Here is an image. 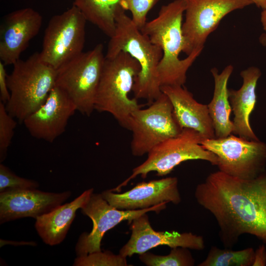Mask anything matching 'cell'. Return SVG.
<instances>
[{
  "label": "cell",
  "mask_w": 266,
  "mask_h": 266,
  "mask_svg": "<svg viewBox=\"0 0 266 266\" xmlns=\"http://www.w3.org/2000/svg\"><path fill=\"white\" fill-rule=\"evenodd\" d=\"M188 248H171L166 255H157L149 252L140 254L139 259L147 266H193L195 259Z\"/></svg>",
  "instance_id": "cb8c5ba5"
},
{
  "label": "cell",
  "mask_w": 266,
  "mask_h": 266,
  "mask_svg": "<svg viewBox=\"0 0 266 266\" xmlns=\"http://www.w3.org/2000/svg\"><path fill=\"white\" fill-rule=\"evenodd\" d=\"M185 18L182 24L183 52L187 55L204 47L209 35L230 12L253 4L250 0H184Z\"/></svg>",
  "instance_id": "8fae6325"
},
{
  "label": "cell",
  "mask_w": 266,
  "mask_h": 266,
  "mask_svg": "<svg viewBox=\"0 0 266 266\" xmlns=\"http://www.w3.org/2000/svg\"><path fill=\"white\" fill-rule=\"evenodd\" d=\"M140 69L136 60L126 52L105 58L97 92L95 110L110 114L126 129L131 114L142 107L136 99L129 96Z\"/></svg>",
  "instance_id": "5b68a950"
},
{
  "label": "cell",
  "mask_w": 266,
  "mask_h": 266,
  "mask_svg": "<svg viewBox=\"0 0 266 266\" xmlns=\"http://www.w3.org/2000/svg\"><path fill=\"white\" fill-rule=\"evenodd\" d=\"M185 9L184 0H174L163 5L157 17L140 29L163 51L158 69L161 87L184 86L188 70L203 48H198L185 59H179L185 48L182 27Z\"/></svg>",
  "instance_id": "7a4b0ae2"
},
{
  "label": "cell",
  "mask_w": 266,
  "mask_h": 266,
  "mask_svg": "<svg viewBox=\"0 0 266 266\" xmlns=\"http://www.w3.org/2000/svg\"><path fill=\"white\" fill-rule=\"evenodd\" d=\"M87 20L73 5L49 21L45 30L42 60L55 69L83 52Z\"/></svg>",
  "instance_id": "9c48e42d"
},
{
  "label": "cell",
  "mask_w": 266,
  "mask_h": 266,
  "mask_svg": "<svg viewBox=\"0 0 266 266\" xmlns=\"http://www.w3.org/2000/svg\"><path fill=\"white\" fill-rule=\"evenodd\" d=\"M195 197L216 219L225 247H233L244 234L266 244V170L252 179L211 173L197 186Z\"/></svg>",
  "instance_id": "6da1fadb"
},
{
  "label": "cell",
  "mask_w": 266,
  "mask_h": 266,
  "mask_svg": "<svg viewBox=\"0 0 266 266\" xmlns=\"http://www.w3.org/2000/svg\"><path fill=\"white\" fill-rule=\"evenodd\" d=\"M203 139L196 131L183 129L177 136L166 139L154 147L148 153L146 160L133 169L130 176L110 190L119 192L131 180L139 175L145 178L151 171H156L158 176H165L177 166L188 160H201L217 166L216 156L201 144Z\"/></svg>",
  "instance_id": "52a82bcc"
},
{
  "label": "cell",
  "mask_w": 266,
  "mask_h": 266,
  "mask_svg": "<svg viewBox=\"0 0 266 266\" xmlns=\"http://www.w3.org/2000/svg\"><path fill=\"white\" fill-rule=\"evenodd\" d=\"M261 74L257 67H249L240 73L243 80L240 88L228 89L229 101L234 115L232 133L251 140H259L251 127L250 116L256 106V87Z\"/></svg>",
  "instance_id": "d6986e66"
},
{
  "label": "cell",
  "mask_w": 266,
  "mask_h": 266,
  "mask_svg": "<svg viewBox=\"0 0 266 266\" xmlns=\"http://www.w3.org/2000/svg\"><path fill=\"white\" fill-rule=\"evenodd\" d=\"M201 144L214 153L219 170L242 179H253L266 170V144L230 134L203 139Z\"/></svg>",
  "instance_id": "30bf717a"
},
{
  "label": "cell",
  "mask_w": 266,
  "mask_h": 266,
  "mask_svg": "<svg viewBox=\"0 0 266 266\" xmlns=\"http://www.w3.org/2000/svg\"><path fill=\"white\" fill-rule=\"evenodd\" d=\"M233 70V66H226L221 73L217 68L211 69L214 80L213 98L207 107L215 131V138H223L232 134L233 121L230 120L232 111L227 87L229 79Z\"/></svg>",
  "instance_id": "44dd1931"
},
{
  "label": "cell",
  "mask_w": 266,
  "mask_h": 266,
  "mask_svg": "<svg viewBox=\"0 0 266 266\" xmlns=\"http://www.w3.org/2000/svg\"><path fill=\"white\" fill-rule=\"evenodd\" d=\"M125 257L115 255L109 251H98L85 256L76 257L73 266H127Z\"/></svg>",
  "instance_id": "d4e9b609"
},
{
  "label": "cell",
  "mask_w": 266,
  "mask_h": 266,
  "mask_svg": "<svg viewBox=\"0 0 266 266\" xmlns=\"http://www.w3.org/2000/svg\"><path fill=\"white\" fill-rule=\"evenodd\" d=\"M266 266V249L264 244L260 245L255 251L254 260L252 266Z\"/></svg>",
  "instance_id": "f546056e"
},
{
  "label": "cell",
  "mask_w": 266,
  "mask_h": 266,
  "mask_svg": "<svg viewBox=\"0 0 266 266\" xmlns=\"http://www.w3.org/2000/svg\"><path fill=\"white\" fill-rule=\"evenodd\" d=\"M166 202L143 209L120 210L112 206L101 194L93 193L87 203L81 208L82 212L93 222L90 233H83L75 246L76 257L100 251L101 241L104 234L120 222L127 220L130 223L134 218L149 211L159 213L166 208Z\"/></svg>",
  "instance_id": "7c38bea8"
},
{
  "label": "cell",
  "mask_w": 266,
  "mask_h": 266,
  "mask_svg": "<svg viewBox=\"0 0 266 266\" xmlns=\"http://www.w3.org/2000/svg\"><path fill=\"white\" fill-rule=\"evenodd\" d=\"M73 4L82 13L87 21L98 27L111 37L116 28V18L123 9L120 0H73Z\"/></svg>",
  "instance_id": "7402d4cb"
},
{
  "label": "cell",
  "mask_w": 266,
  "mask_h": 266,
  "mask_svg": "<svg viewBox=\"0 0 266 266\" xmlns=\"http://www.w3.org/2000/svg\"><path fill=\"white\" fill-rule=\"evenodd\" d=\"M76 111L73 102L55 86L45 101L23 123L33 137L52 143L65 132Z\"/></svg>",
  "instance_id": "4fadbf2b"
},
{
  "label": "cell",
  "mask_w": 266,
  "mask_h": 266,
  "mask_svg": "<svg viewBox=\"0 0 266 266\" xmlns=\"http://www.w3.org/2000/svg\"><path fill=\"white\" fill-rule=\"evenodd\" d=\"M17 122L7 112L5 103L0 101V161L6 157L14 134Z\"/></svg>",
  "instance_id": "484cf974"
},
{
  "label": "cell",
  "mask_w": 266,
  "mask_h": 266,
  "mask_svg": "<svg viewBox=\"0 0 266 266\" xmlns=\"http://www.w3.org/2000/svg\"><path fill=\"white\" fill-rule=\"evenodd\" d=\"M7 74L4 64L0 62V101L6 104L10 98L7 77Z\"/></svg>",
  "instance_id": "f1b7e54d"
},
{
  "label": "cell",
  "mask_w": 266,
  "mask_h": 266,
  "mask_svg": "<svg viewBox=\"0 0 266 266\" xmlns=\"http://www.w3.org/2000/svg\"><path fill=\"white\" fill-rule=\"evenodd\" d=\"M101 194L111 205L125 210L143 209L163 202L178 204L181 201L176 177L142 182L123 193L107 190Z\"/></svg>",
  "instance_id": "2e32d148"
},
{
  "label": "cell",
  "mask_w": 266,
  "mask_h": 266,
  "mask_svg": "<svg viewBox=\"0 0 266 266\" xmlns=\"http://www.w3.org/2000/svg\"><path fill=\"white\" fill-rule=\"evenodd\" d=\"M127 129L132 133V153L142 156L168 138L178 135L182 129L173 114L169 98L162 93L150 105L134 111L130 116Z\"/></svg>",
  "instance_id": "ba28073f"
},
{
  "label": "cell",
  "mask_w": 266,
  "mask_h": 266,
  "mask_svg": "<svg viewBox=\"0 0 266 266\" xmlns=\"http://www.w3.org/2000/svg\"><path fill=\"white\" fill-rule=\"evenodd\" d=\"M161 90L170 100L175 118L182 129H193L203 139L215 138L207 105L198 102L184 86H162Z\"/></svg>",
  "instance_id": "ac0fdd59"
},
{
  "label": "cell",
  "mask_w": 266,
  "mask_h": 266,
  "mask_svg": "<svg viewBox=\"0 0 266 266\" xmlns=\"http://www.w3.org/2000/svg\"><path fill=\"white\" fill-rule=\"evenodd\" d=\"M93 192V188L88 189L72 201L61 204L35 219V230L45 244L54 246L63 241L76 212L87 203Z\"/></svg>",
  "instance_id": "ffe728a7"
},
{
  "label": "cell",
  "mask_w": 266,
  "mask_h": 266,
  "mask_svg": "<svg viewBox=\"0 0 266 266\" xmlns=\"http://www.w3.org/2000/svg\"><path fill=\"white\" fill-rule=\"evenodd\" d=\"M67 191L46 192L37 189L0 192V223L25 217H37L62 204L71 196Z\"/></svg>",
  "instance_id": "e0dca14e"
},
{
  "label": "cell",
  "mask_w": 266,
  "mask_h": 266,
  "mask_svg": "<svg viewBox=\"0 0 266 266\" xmlns=\"http://www.w3.org/2000/svg\"><path fill=\"white\" fill-rule=\"evenodd\" d=\"M38 183L16 175L8 167L0 164V192L8 190L34 189Z\"/></svg>",
  "instance_id": "4316f807"
},
{
  "label": "cell",
  "mask_w": 266,
  "mask_h": 266,
  "mask_svg": "<svg viewBox=\"0 0 266 266\" xmlns=\"http://www.w3.org/2000/svg\"><path fill=\"white\" fill-rule=\"evenodd\" d=\"M7 75L10 98L5 108L20 122L38 109L55 86L57 70L41 59L39 52L27 59H19Z\"/></svg>",
  "instance_id": "277c9868"
},
{
  "label": "cell",
  "mask_w": 266,
  "mask_h": 266,
  "mask_svg": "<svg viewBox=\"0 0 266 266\" xmlns=\"http://www.w3.org/2000/svg\"><path fill=\"white\" fill-rule=\"evenodd\" d=\"M105 59L103 45L99 43L57 69L55 86L67 95L75 104L77 111L87 116L95 110Z\"/></svg>",
  "instance_id": "8992f818"
},
{
  "label": "cell",
  "mask_w": 266,
  "mask_h": 266,
  "mask_svg": "<svg viewBox=\"0 0 266 266\" xmlns=\"http://www.w3.org/2000/svg\"><path fill=\"white\" fill-rule=\"evenodd\" d=\"M122 51L130 54L140 66L132 90L134 98L145 99L151 104L162 93L158 69L163 51L142 33L124 9L116 16L115 30L105 57L112 58Z\"/></svg>",
  "instance_id": "3957f363"
},
{
  "label": "cell",
  "mask_w": 266,
  "mask_h": 266,
  "mask_svg": "<svg viewBox=\"0 0 266 266\" xmlns=\"http://www.w3.org/2000/svg\"><path fill=\"white\" fill-rule=\"evenodd\" d=\"M42 15L31 7L13 11L6 15L0 28V59L5 66L13 65L39 33Z\"/></svg>",
  "instance_id": "9a60e30c"
},
{
  "label": "cell",
  "mask_w": 266,
  "mask_h": 266,
  "mask_svg": "<svg viewBox=\"0 0 266 266\" xmlns=\"http://www.w3.org/2000/svg\"><path fill=\"white\" fill-rule=\"evenodd\" d=\"M260 43L263 46H266V33L261 34L259 38Z\"/></svg>",
  "instance_id": "d6a6232c"
},
{
  "label": "cell",
  "mask_w": 266,
  "mask_h": 266,
  "mask_svg": "<svg viewBox=\"0 0 266 266\" xmlns=\"http://www.w3.org/2000/svg\"><path fill=\"white\" fill-rule=\"evenodd\" d=\"M255 250L252 247L240 250L220 249L212 246L207 257L198 266H251Z\"/></svg>",
  "instance_id": "603a6c76"
},
{
  "label": "cell",
  "mask_w": 266,
  "mask_h": 266,
  "mask_svg": "<svg viewBox=\"0 0 266 266\" xmlns=\"http://www.w3.org/2000/svg\"><path fill=\"white\" fill-rule=\"evenodd\" d=\"M253 4L262 8L263 10L266 9V0H250Z\"/></svg>",
  "instance_id": "4dcf8cb0"
},
{
  "label": "cell",
  "mask_w": 266,
  "mask_h": 266,
  "mask_svg": "<svg viewBox=\"0 0 266 266\" xmlns=\"http://www.w3.org/2000/svg\"><path fill=\"white\" fill-rule=\"evenodd\" d=\"M129 224L132 231L130 238L119 251V254L125 257L134 254H141L159 245L197 250H202L205 247L203 237L192 233L154 231L147 213L134 218Z\"/></svg>",
  "instance_id": "5bb4252c"
},
{
  "label": "cell",
  "mask_w": 266,
  "mask_h": 266,
  "mask_svg": "<svg viewBox=\"0 0 266 266\" xmlns=\"http://www.w3.org/2000/svg\"><path fill=\"white\" fill-rule=\"evenodd\" d=\"M261 22L264 30L266 32V9H263L261 12Z\"/></svg>",
  "instance_id": "1f68e13d"
},
{
  "label": "cell",
  "mask_w": 266,
  "mask_h": 266,
  "mask_svg": "<svg viewBox=\"0 0 266 266\" xmlns=\"http://www.w3.org/2000/svg\"><path fill=\"white\" fill-rule=\"evenodd\" d=\"M159 0H120V3L124 10L130 11L132 19L140 30L145 24L149 11Z\"/></svg>",
  "instance_id": "83f0119b"
}]
</instances>
